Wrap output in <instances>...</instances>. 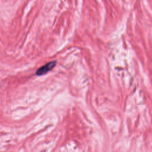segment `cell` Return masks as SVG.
<instances>
[{"mask_svg":"<svg viewBox=\"0 0 152 152\" xmlns=\"http://www.w3.org/2000/svg\"><path fill=\"white\" fill-rule=\"evenodd\" d=\"M56 64V62L55 61H50L45 65L42 66L40 67L39 69H37L36 71V75L37 76H41L42 75H44L52 70L55 66Z\"/></svg>","mask_w":152,"mask_h":152,"instance_id":"cell-1","label":"cell"}]
</instances>
